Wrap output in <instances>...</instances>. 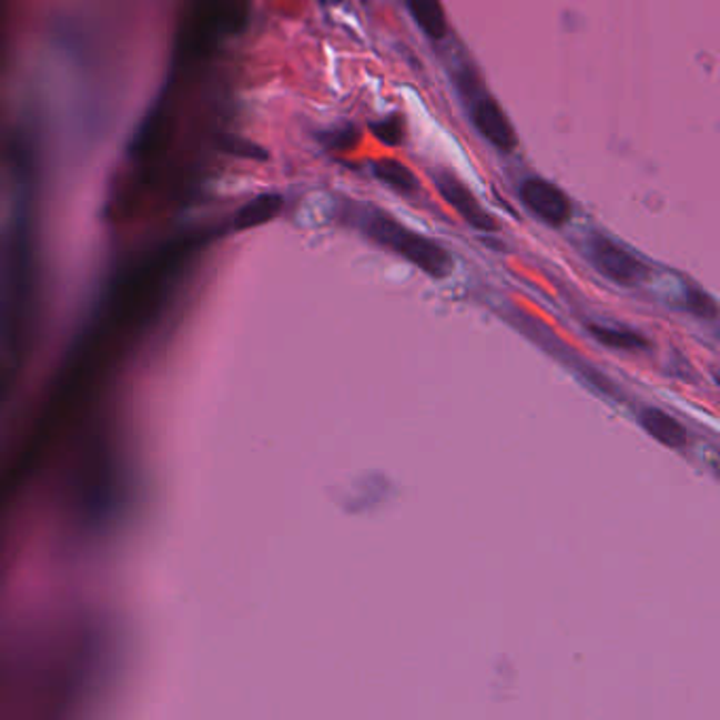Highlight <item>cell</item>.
Returning <instances> with one entry per match:
<instances>
[{
	"label": "cell",
	"instance_id": "obj_9",
	"mask_svg": "<svg viewBox=\"0 0 720 720\" xmlns=\"http://www.w3.org/2000/svg\"><path fill=\"white\" fill-rule=\"evenodd\" d=\"M372 174L376 175L381 182L392 186L393 191L410 195L418 189L416 175L402 163L392 161V159H381L372 163Z\"/></svg>",
	"mask_w": 720,
	"mask_h": 720
},
{
	"label": "cell",
	"instance_id": "obj_5",
	"mask_svg": "<svg viewBox=\"0 0 720 720\" xmlns=\"http://www.w3.org/2000/svg\"><path fill=\"white\" fill-rule=\"evenodd\" d=\"M471 121H474L476 130L480 131L481 138H486L499 151L509 153L516 149L518 138L514 133V128L509 125L501 107L495 100H490V98L478 100L476 107L471 109Z\"/></svg>",
	"mask_w": 720,
	"mask_h": 720
},
{
	"label": "cell",
	"instance_id": "obj_11",
	"mask_svg": "<svg viewBox=\"0 0 720 720\" xmlns=\"http://www.w3.org/2000/svg\"><path fill=\"white\" fill-rule=\"evenodd\" d=\"M224 151L235 154V156H243V159H254V161H266L268 159L266 151H262L258 144L241 140V138H226L224 140Z\"/></svg>",
	"mask_w": 720,
	"mask_h": 720
},
{
	"label": "cell",
	"instance_id": "obj_2",
	"mask_svg": "<svg viewBox=\"0 0 720 720\" xmlns=\"http://www.w3.org/2000/svg\"><path fill=\"white\" fill-rule=\"evenodd\" d=\"M588 258L607 280L615 284L636 285L647 277V266L619 243L596 235L588 241Z\"/></svg>",
	"mask_w": 720,
	"mask_h": 720
},
{
	"label": "cell",
	"instance_id": "obj_10",
	"mask_svg": "<svg viewBox=\"0 0 720 720\" xmlns=\"http://www.w3.org/2000/svg\"><path fill=\"white\" fill-rule=\"evenodd\" d=\"M589 332L596 341H600L602 345L611 347V349L621 351H642L647 349V341L630 332V329H617V327L607 326H589Z\"/></svg>",
	"mask_w": 720,
	"mask_h": 720
},
{
	"label": "cell",
	"instance_id": "obj_6",
	"mask_svg": "<svg viewBox=\"0 0 720 720\" xmlns=\"http://www.w3.org/2000/svg\"><path fill=\"white\" fill-rule=\"evenodd\" d=\"M640 425L649 436L655 437L659 444L670 446V448H680L687 444V432L678 423L675 416L659 410V408H645L640 413Z\"/></svg>",
	"mask_w": 720,
	"mask_h": 720
},
{
	"label": "cell",
	"instance_id": "obj_12",
	"mask_svg": "<svg viewBox=\"0 0 720 720\" xmlns=\"http://www.w3.org/2000/svg\"><path fill=\"white\" fill-rule=\"evenodd\" d=\"M372 131H374V135H376L381 142H385V144H389V146H395V144L402 142V119L393 116V119L378 121L376 125H372Z\"/></svg>",
	"mask_w": 720,
	"mask_h": 720
},
{
	"label": "cell",
	"instance_id": "obj_4",
	"mask_svg": "<svg viewBox=\"0 0 720 720\" xmlns=\"http://www.w3.org/2000/svg\"><path fill=\"white\" fill-rule=\"evenodd\" d=\"M434 184H436L437 193L442 195V199L448 205H453L458 216L467 224H471L478 231H497L499 229L495 219L481 207L480 201L474 196V193L450 172H436Z\"/></svg>",
	"mask_w": 720,
	"mask_h": 720
},
{
	"label": "cell",
	"instance_id": "obj_8",
	"mask_svg": "<svg viewBox=\"0 0 720 720\" xmlns=\"http://www.w3.org/2000/svg\"><path fill=\"white\" fill-rule=\"evenodd\" d=\"M408 11L416 26L434 41H442L448 34V23L439 0H406Z\"/></svg>",
	"mask_w": 720,
	"mask_h": 720
},
{
	"label": "cell",
	"instance_id": "obj_3",
	"mask_svg": "<svg viewBox=\"0 0 720 720\" xmlns=\"http://www.w3.org/2000/svg\"><path fill=\"white\" fill-rule=\"evenodd\" d=\"M524 205L551 226H562L570 220V201L567 195L544 178H528L520 184Z\"/></svg>",
	"mask_w": 720,
	"mask_h": 720
},
{
	"label": "cell",
	"instance_id": "obj_7",
	"mask_svg": "<svg viewBox=\"0 0 720 720\" xmlns=\"http://www.w3.org/2000/svg\"><path fill=\"white\" fill-rule=\"evenodd\" d=\"M282 207H284V199L277 193H264V195L254 196L237 212L235 229L237 231H247V229L266 224L268 220L275 219L282 212Z\"/></svg>",
	"mask_w": 720,
	"mask_h": 720
},
{
	"label": "cell",
	"instance_id": "obj_1",
	"mask_svg": "<svg viewBox=\"0 0 720 720\" xmlns=\"http://www.w3.org/2000/svg\"><path fill=\"white\" fill-rule=\"evenodd\" d=\"M364 229L376 243L397 252L399 256L413 262L423 273L432 277L442 280L453 271V258L439 243L406 229L404 224H399L387 214L372 212L366 216Z\"/></svg>",
	"mask_w": 720,
	"mask_h": 720
}]
</instances>
